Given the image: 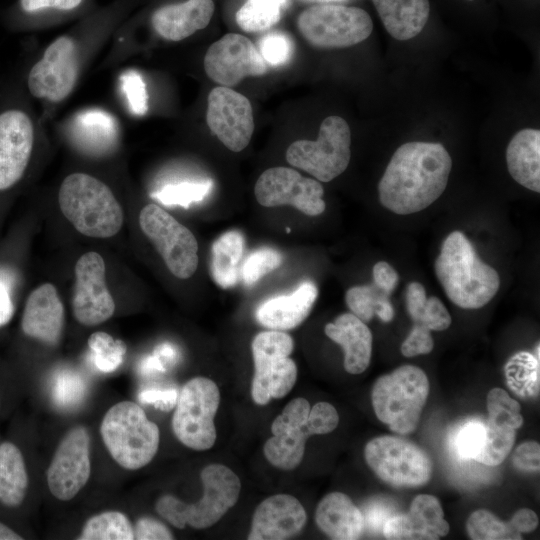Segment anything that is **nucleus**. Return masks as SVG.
<instances>
[{"label":"nucleus","mask_w":540,"mask_h":540,"mask_svg":"<svg viewBox=\"0 0 540 540\" xmlns=\"http://www.w3.org/2000/svg\"><path fill=\"white\" fill-rule=\"evenodd\" d=\"M429 390V380L417 366L403 365L380 376L372 389L376 417L397 434L414 432Z\"/></svg>","instance_id":"obj_6"},{"label":"nucleus","mask_w":540,"mask_h":540,"mask_svg":"<svg viewBox=\"0 0 540 540\" xmlns=\"http://www.w3.org/2000/svg\"><path fill=\"white\" fill-rule=\"evenodd\" d=\"M315 521L324 534L336 540L358 539L365 528L363 513L341 492H331L320 500Z\"/></svg>","instance_id":"obj_27"},{"label":"nucleus","mask_w":540,"mask_h":540,"mask_svg":"<svg viewBox=\"0 0 540 540\" xmlns=\"http://www.w3.org/2000/svg\"><path fill=\"white\" fill-rule=\"evenodd\" d=\"M204 70L211 80L231 88L246 77L264 75L267 65L246 36L228 33L206 51Z\"/></svg>","instance_id":"obj_16"},{"label":"nucleus","mask_w":540,"mask_h":540,"mask_svg":"<svg viewBox=\"0 0 540 540\" xmlns=\"http://www.w3.org/2000/svg\"><path fill=\"white\" fill-rule=\"evenodd\" d=\"M282 263L281 254L272 248H260L252 252L241 266V277L251 286Z\"/></svg>","instance_id":"obj_44"},{"label":"nucleus","mask_w":540,"mask_h":540,"mask_svg":"<svg viewBox=\"0 0 540 540\" xmlns=\"http://www.w3.org/2000/svg\"><path fill=\"white\" fill-rule=\"evenodd\" d=\"M105 271V262L97 252L83 254L75 264L72 309L75 319L85 326L101 324L114 314L115 302L106 286Z\"/></svg>","instance_id":"obj_18"},{"label":"nucleus","mask_w":540,"mask_h":540,"mask_svg":"<svg viewBox=\"0 0 540 540\" xmlns=\"http://www.w3.org/2000/svg\"><path fill=\"white\" fill-rule=\"evenodd\" d=\"M375 314L383 322H390L394 316V309L389 297L384 298L378 305Z\"/></svg>","instance_id":"obj_60"},{"label":"nucleus","mask_w":540,"mask_h":540,"mask_svg":"<svg viewBox=\"0 0 540 540\" xmlns=\"http://www.w3.org/2000/svg\"><path fill=\"white\" fill-rule=\"evenodd\" d=\"M28 474L20 449L11 442L0 444V502L19 506L27 492Z\"/></svg>","instance_id":"obj_32"},{"label":"nucleus","mask_w":540,"mask_h":540,"mask_svg":"<svg viewBox=\"0 0 540 540\" xmlns=\"http://www.w3.org/2000/svg\"><path fill=\"white\" fill-rule=\"evenodd\" d=\"M386 297H389V294L375 284L362 285L349 288L345 301L351 313L367 323L372 320L379 303Z\"/></svg>","instance_id":"obj_43"},{"label":"nucleus","mask_w":540,"mask_h":540,"mask_svg":"<svg viewBox=\"0 0 540 540\" xmlns=\"http://www.w3.org/2000/svg\"><path fill=\"white\" fill-rule=\"evenodd\" d=\"M539 343L535 353L520 351L515 353L504 366L508 387L518 396L527 398L539 394L540 357Z\"/></svg>","instance_id":"obj_33"},{"label":"nucleus","mask_w":540,"mask_h":540,"mask_svg":"<svg viewBox=\"0 0 540 540\" xmlns=\"http://www.w3.org/2000/svg\"><path fill=\"white\" fill-rule=\"evenodd\" d=\"M310 408L307 399H292L272 422L263 452L274 467L290 471L302 462L307 438L313 436L307 423Z\"/></svg>","instance_id":"obj_17"},{"label":"nucleus","mask_w":540,"mask_h":540,"mask_svg":"<svg viewBox=\"0 0 540 540\" xmlns=\"http://www.w3.org/2000/svg\"><path fill=\"white\" fill-rule=\"evenodd\" d=\"M539 520L537 514L528 508H522L515 512L509 524L519 533H528L535 530Z\"/></svg>","instance_id":"obj_56"},{"label":"nucleus","mask_w":540,"mask_h":540,"mask_svg":"<svg viewBox=\"0 0 540 540\" xmlns=\"http://www.w3.org/2000/svg\"><path fill=\"white\" fill-rule=\"evenodd\" d=\"M91 473L90 436L77 426L68 431L59 443L47 470L51 494L61 500L74 498L87 483Z\"/></svg>","instance_id":"obj_14"},{"label":"nucleus","mask_w":540,"mask_h":540,"mask_svg":"<svg viewBox=\"0 0 540 540\" xmlns=\"http://www.w3.org/2000/svg\"><path fill=\"white\" fill-rule=\"evenodd\" d=\"M317 297V286L312 281H304L291 294L261 303L255 312L256 320L269 330L296 328L308 317Z\"/></svg>","instance_id":"obj_24"},{"label":"nucleus","mask_w":540,"mask_h":540,"mask_svg":"<svg viewBox=\"0 0 540 540\" xmlns=\"http://www.w3.org/2000/svg\"><path fill=\"white\" fill-rule=\"evenodd\" d=\"M350 158V127L342 117L335 115L322 121L316 140H297L286 150V160L290 165L322 182H329L342 174Z\"/></svg>","instance_id":"obj_8"},{"label":"nucleus","mask_w":540,"mask_h":540,"mask_svg":"<svg viewBox=\"0 0 540 540\" xmlns=\"http://www.w3.org/2000/svg\"><path fill=\"white\" fill-rule=\"evenodd\" d=\"M487 442L477 462L497 466L508 456L514 445L516 430L498 426L486 420Z\"/></svg>","instance_id":"obj_41"},{"label":"nucleus","mask_w":540,"mask_h":540,"mask_svg":"<svg viewBox=\"0 0 540 540\" xmlns=\"http://www.w3.org/2000/svg\"><path fill=\"white\" fill-rule=\"evenodd\" d=\"M434 347L430 330L420 323H415L401 345V353L405 357L428 354Z\"/></svg>","instance_id":"obj_48"},{"label":"nucleus","mask_w":540,"mask_h":540,"mask_svg":"<svg viewBox=\"0 0 540 540\" xmlns=\"http://www.w3.org/2000/svg\"><path fill=\"white\" fill-rule=\"evenodd\" d=\"M120 86L130 112L143 116L148 111V93L143 77L136 70H127L120 76Z\"/></svg>","instance_id":"obj_46"},{"label":"nucleus","mask_w":540,"mask_h":540,"mask_svg":"<svg viewBox=\"0 0 540 540\" xmlns=\"http://www.w3.org/2000/svg\"><path fill=\"white\" fill-rule=\"evenodd\" d=\"M451 316L442 301L432 296L427 298L420 324L427 327L430 331H443L451 325Z\"/></svg>","instance_id":"obj_49"},{"label":"nucleus","mask_w":540,"mask_h":540,"mask_svg":"<svg viewBox=\"0 0 540 540\" xmlns=\"http://www.w3.org/2000/svg\"><path fill=\"white\" fill-rule=\"evenodd\" d=\"M212 0H187L157 9L151 18L155 31L169 41L183 40L204 29L214 13Z\"/></svg>","instance_id":"obj_25"},{"label":"nucleus","mask_w":540,"mask_h":540,"mask_svg":"<svg viewBox=\"0 0 540 540\" xmlns=\"http://www.w3.org/2000/svg\"><path fill=\"white\" fill-rule=\"evenodd\" d=\"M212 187L211 180L183 181L166 184L152 196L165 205L188 207L191 203L203 200Z\"/></svg>","instance_id":"obj_40"},{"label":"nucleus","mask_w":540,"mask_h":540,"mask_svg":"<svg viewBox=\"0 0 540 540\" xmlns=\"http://www.w3.org/2000/svg\"><path fill=\"white\" fill-rule=\"evenodd\" d=\"M23 539L12 528L0 522V540H21Z\"/></svg>","instance_id":"obj_61"},{"label":"nucleus","mask_w":540,"mask_h":540,"mask_svg":"<svg viewBox=\"0 0 540 540\" xmlns=\"http://www.w3.org/2000/svg\"><path fill=\"white\" fill-rule=\"evenodd\" d=\"M387 32L404 41L414 38L425 27L429 14V0H372Z\"/></svg>","instance_id":"obj_30"},{"label":"nucleus","mask_w":540,"mask_h":540,"mask_svg":"<svg viewBox=\"0 0 540 540\" xmlns=\"http://www.w3.org/2000/svg\"><path fill=\"white\" fill-rule=\"evenodd\" d=\"M294 348L292 337L284 331L258 333L251 344L254 375L251 396L257 405L281 399L292 390L297 379V366L289 355Z\"/></svg>","instance_id":"obj_7"},{"label":"nucleus","mask_w":540,"mask_h":540,"mask_svg":"<svg viewBox=\"0 0 540 540\" xmlns=\"http://www.w3.org/2000/svg\"><path fill=\"white\" fill-rule=\"evenodd\" d=\"M58 202L65 218L83 235L109 238L123 225V210L111 189L91 175H68L60 186Z\"/></svg>","instance_id":"obj_3"},{"label":"nucleus","mask_w":540,"mask_h":540,"mask_svg":"<svg viewBox=\"0 0 540 540\" xmlns=\"http://www.w3.org/2000/svg\"><path fill=\"white\" fill-rule=\"evenodd\" d=\"M79 540H132L134 531L127 516L119 511H105L89 518Z\"/></svg>","instance_id":"obj_34"},{"label":"nucleus","mask_w":540,"mask_h":540,"mask_svg":"<svg viewBox=\"0 0 540 540\" xmlns=\"http://www.w3.org/2000/svg\"><path fill=\"white\" fill-rule=\"evenodd\" d=\"M78 76L76 46L67 36L57 38L32 67L28 76L30 93L37 98L59 102L73 90Z\"/></svg>","instance_id":"obj_19"},{"label":"nucleus","mask_w":540,"mask_h":540,"mask_svg":"<svg viewBox=\"0 0 540 540\" xmlns=\"http://www.w3.org/2000/svg\"><path fill=\"white\" fill-rule=\"evenodd\" d=\"M452 159L440 143L407 142L392 155L378 184L381 204L408 215L434 203L448 184Z\"/></svg>","instance_id":"obj_1"},{"label":"nucleus","mask_w":540,"mask_h":540,"mask_svg":"<svg viewBox=\"0 0 540 540\" xmlns=\"http://www.w3.org/2000/svg\"><path fill=\"white\" fill-rule=\"evenodd\" d=\"M64 324V307L55 286L45 283L29 295L21 321L25 335L46 344L58 343Z\"/></svg>","instance_id":"obj_23"},{"label":"nucleus","mask_w":540,"mask_h":540,"mask_svg":"<svg viewBox=\"0 0 540 540\" xmlns=\"http://www.w3.org/2000/svg\"><path fill=\"white\" fill-rule=\"evenodd\" d=\"M434 267L447 297L463 309L485 306L500 287L498 272L480 259L461 231L445 238Z\"/></svg>","instance_id":"obj_2"},{"label":"nucleus","mask_w":540,"mask_h":540,"mask_svg":"<svg viewBox=\"0 0 540 540\" xmlns=\"http://www.w3.org/2000/svg\"><path fill=\"white\" fill-rule=\"evenodd\" d=\"M373 279L378 288L390 294L399 282V275L388 262L379 261L373 267Z\"/></svg>","instance_id":"obj_55"},{"label":"nucleus","mask_w":540,"mask_h":540,"mask_svg":"<svg viewBox=\"0 0 540 540\" xmlns=\"http://www.w3.org/2000/svg\"><path fill=\"white\" fill-rule=\"evenodd\" d=\"M15 285L14 272L7 267H0V328L6 325L14 314Z\"/></svg>","instance_id":"obj_50"},{"label":"nucleus","mask_w":540,"mask_h":540,"mask_svg":"<svg viewBox=\"0 0 540 540\" xmlns=\"http://www.w3.org/2000/svg\"><path fill=\"white\" fill-rule=\"evenodd\" d=\"M287 0H247L236 12L238 26L246 32H259L275 25Z\"/></svg>","instance_id":"obj_35"},{"label":"nucleus","mask_w":540,"mask_h":540,"mask_svg":"<svg viewBox=\"0 0 540 540\" xmlns=\"http://www.w3.org/2000/svg\"><path fill=\"white\" fill-rule=\"evenodd\" d=\"M139 225L174 276L187 279L195 273L198 243L187 227L156 204L142 208Z\"/></svg>","instance_id":"obj_12"},{"label":"nucleus","mask_w":540,"mask_h":540,"mask_svg":"<svg viewBox=\"0 0 540 540\" xmlns=\"http://www.w3.org/2000/svg\"><path fill=\"white\" fill-rule=\"evenodd\" d=\"M317 1H319V2H322V3H323V2L333 1V0H317Z\"/></svg>","instance_id":"obj_62"},{"label":"nucleus","mask_w":540,"mask_h":540,"mask_svg":"<svg viewBox=\"0 0 540 540\" xmlns=\"http://www.w3.org/2000/svg\"><path fill=\"white\" fill-rule=\"evenodd\" d=\"M297 27L311 46L338 49L366 40L372 33L373 22L369 14L358 7L317 4L300 13Z\"/></svg>","instance_id":"obj_10"},{"label":"nucleus","mask_w":540,"mask_h":540,"mask_svg":"<svg viewBox=\"0 0 540 540\" xmlns=\"http://www.w3.org/2000/svg\"><path fill=\"white\" fill-rule=\"evenodd\" d=\"M69 134L75 145L83 152L103 155L116 145L118 125L116 119L108 112L88 109L72 119Z\"/></svg>","instance_id":"obj_28"},{"label":"nucleus","mask_w":540,"mask_h":540,"mask_svg":"<svg viewBox=\"0 0 540 540\" xmlns=\"http://www.w3.org/2000/svg\"><path fill=\"white\" fill-rule=\"evenodd\" d=\"M382 532L386 539L436 540L449 532L439 500L429 494L417 495L409 512L385 520Z\"/></svg>","instance_id":"obj_22"},{"label":"nucleus","mask_w":540,"mask_h":540,"mask_svg":"<svg viewBox=\"0 0 540 540\" xmlns=\"http://www.w3.org/2000/svg\"><path fill=\"white\" fill-rule=\"evenodd\" d=\"M486 442V421L471 419L457 427L451 440V448L458 459L477 462Z\"/></svg>","instance_id":"obj_36"},{"label":"nucleus","mask_w":540,"mask_h":540,"mask_svg":"<svg viewBox=\"0 0 540 540\" xmlns=\"http://www.w3.org/2000/svg\"><path fill=\"white\" fill-rule=\"evenodd\" d=\"M86 393V383L81 375L72 370L59 371L52 385L54 403L63 409L77 406Z\"/></svg>","instance_id":"obj_42"},{"label":"nucleus","mask_w":540,"mask_h":540,"mask_svg":"<svg viewBox=\"0 0 540 540\" xmlns=\"http://www.w3.org/2000/svg\"><path fill=\"white\" fill-rule=\"evenodd\" d=\"M328 338L344 350V368L350 374H360L369 366L372 354V333L365 322L352 313L339 315L324 328Z\"/></svg>","instance_id":"obj_26"},{"label":"nucleus","mask_w":540,"mask_h":540,"mask_svg":"<svg viewBox=\"0 0 540 540\" xmlns=\"http://www.w3.org/2000/svg\"><path fill=\"white\" fill-rule=\"evenodd\" d=\"M370 469L384 482L396 487L425 485L432 476V461L414 443L384 435L370 440L364 450Z\"/></svg>","instance_id":"obj_11"},{"label":"nucleus","mask_w":540,"mask_h":540,"mask_svg":"<svg viewBox=\"0 0 540 540\" xmlns=\"http://www.w3.org/2000/svg\"><path fill=\"white\" fill-rule=\"evenodd\" d=\"M154 352L163 360L168 368L173 366L179 358L177 348L168 342L158 345Z\"/></svg>","instance_id":"obj_59"},{"label":"nucleus","mask_w":540,"mask_h":540,"mask_svg":"<svg viewBox=\"0 0 540 540\" xmlns=\"http://www.w3.org/2000/svg\"><path fill=\"white\" fill-rule=\"evenodd\" d=\"M306 521V511L295 496L275 494L256 507L248 539H288L300 533Z\"/></svg>","instance_id":"obj_21"},{"label":"nucleus","mask_w":540,"mask_h":540,"mask_svg":"<svg viewBox=\"0 0 540 540\" xmlns=\"http://www.w3.org/2000/svg\"><path fill=\"white\" fill-rule=\"evenodd\" d=\"M88 346L94 365L104 373L116 370L122 364L126 353V345L122 340L114 339L102 331L90 335Z\"/></svg>","instance_id":"obj_38"},{"label":"nucleus","mask_w":540,"mask_h":540,"mask_svg":"<svg viewBox=\"0 0 540 540\" xmlns=\"http://www.w3.org/2000/svg\"><path fill=\"white\" fill-rule=\"evenodd\" d=\"M178 394L175 388H147L140 391L138 398L143 404H151L156 409L169 411L175 407Z\"/></svg>","instance_id":"obj_53"},{"label":"nucleus","mask_w":540,"mask_h":540,"mask_svg":"<svg viewBox=\"0 0 540 540\" xmlns=\"http://www.w3.org/2000/svg\"><path fill=\"white\" fill-rule=\"evenodd\" d=\"M203 495L195 503H185L166 494L156 504L157 513L176 528L186 525L204 529L217 523L238 501L241 482L227 466L213 463L201 471Z\"/></svg>","instance_id":"obj_4"},{"label":"nucleus","mask_w":540,"mask_h":540,"mask_svg":"<svg viewBox=\"0 0 540 540\" xmlns=\"http://www.w3.org/2000/svg\"><path fill=\"white\" fill-rule=\"evenodd\" d=\"M487 421L504 427L518 429L523 424L520 404L501 388H493L487 394Z\"/></svg>","instance_id":"obj_39"},{"label":"nucleus","mask_w":540,"mask_h":540,"mask_svg":"<svg viewBox=\"0 0 540 540\" xmlns=\"http://www.w3.org/2000/svg\"><path fill=\"white\" fill-rule=\"evenodd\" d=\"M81 2L82 0H21V6L27 12L51 7L70 10L77 7Z\"/></svg>","instance_id":"obj_57"},{"label":"nucleus","mask_w":540,"mask_h":540,"mask_svg":"<svg viewBox=\"0 0 540 540\" xmlns=\"http://www.w3.org/2000/svg\"><path fill=\"white\" fill-rule=\"evenodd\" d=\"M469 1H473V0H469Z\"/></svg>","instance_id":"obj_64"},{"label":"nucleus","mask_w":540,"mask_h":540,"mask_svg":"<svg viewBox=\"0 0 540 540\" xmlns=\"http://www.w3.org/2000/svg\"><path fill=\"white\" fill-rule=\"evenodd\" d=\"M307 423L313 435L328 434L338 426L339 415L333 405L321 401L310 408Z\"/></svg>","instance_id":"obj_47"},{"label":"nucleus","mask_w":540,"mask_h":540,"mask_svg":"<svg viewBox=\"0 0 540 540\" xmlns=\"http://www.w3.org/2000/svg\"><path fill=\"white\" fill-rule=\"evenodd\" d=\"M206 122L225 147L240 152L254 132L252 105L246 96L229 87H215L207 98Z\"/></svg>","instance_id":"obj_15"},{"label":"nucleus","mask_w":540,"mask_h":540,"mask_svg":"<svg viewBox=\"0 0 540 540\" xmlns=\"http://www.w3.org/2000/svg\"><path fill=\"white\" fill-rule=\"evenodd\" d=\"M133 531L134 539L138 540H170L174 538L165 524L152 517L139 518Z\"/></svg>","instance_id":"obj_52"},{"label":"nucleus","mask_w":540,"mask_h":540,"mask_svg":"<svg viewBox=\"0 0 540 540\" xmlns=\"http://www.w3.org/2000/svg\"><path fill=\"white\" fill-rule=\"evenodd\" d=\"M426 291L419 282H411L406 291V308L414 323H419L426 303Z\"/></svg>","instance_id":"obj_54"},{"label":"nucleus","mask_w":540,"mask_h":540,"mask_svg":"<svg viewBox=\"0 0 540 540\" xmlns=\"http://www.w3.org/2000/svg\"><path fill=\"white\" fill-rule=\"evenodd\" d=\"M245 240L236 230L222 234L211 249L210 272L215 283L221 288L233 287L241 276V260Z\"/></svg>","instance_id":"obj_31"},{"label":"nucleus","mask_w":540,"mask_h":540,"mask_svg":"<svg viewBox=\"0 0 540 540\" xmlns=\"http://www.w3.org/2000/svg\"><path fill=\"white\" fill-rule=\"evenodd\" d=\"M100 434L112 458L128 470L149 464L160 442L158 426L132 401H121L109 408L102 419Z\"/></svg>","instance_id":"obj_5"},{"label":"nucleus","mask_w":540,"mask_h":540,"mask_svg":"<svg viewBox=\"0 0 540 540\" xmlns=\"http://www.w3.org/2000/svg\"><path fill=\"white\" fill-rule=\"evenodd\" d=\"M302 1H305V2H313V1H317V0H302Z\"/></svg>","instance_id":"obj_63"},{"label":"nucleus","mask_w":540,"mask_h":540,"mask_svg":"<svg viewBox=\"0 0 540 540\" xmlns=\"http://www.w3.org/2000/svg\"><path fill=\"white\" fill-rule=\"evenodd\" d=\"M34 129L20 110L0 114V191L13 186L23 175L33 148Z\"/></svg>","instance_id":"obj_20"},{"label":"nucleus","mask_w":540,"mask_h":540,"mask_svg":"<svg viewBox=\"0 0 540 540\" xmlns=\"http://www.w3.org/2000/svg\"><path fill=\"white\" fill-rule=\"evenodd\" d=\"M466 530L473 540L521 539L509 523H505L486 509L472 512L466 522Z\"/></svg>","instance_id":"obj_37"},{"label":"nucleus","mask_w":540,"mask_h":540,"mask_svg":"<svg viewBox=\"0 0 540 540\" xmlns=\"http://www.w3.org/2000/svg\"><path fill=\"white\" fill-rule=\"evenodd\" d=\"M258 48L265 63L278 67L287 64L292 59L294 43L287 34L272 32L260 38Z\"/></svg>","instance_id":"obj_45"},{"label":"nucleus","mask_w":540,"mask_h":540,"mask_svg":"<svg viewBox=\"0 0 540 540\" xmlns=\"http://www.w3.org/2000/svg\"><path fill=\"white\" fill-rule=\"evenodd\" d=\"M507 168L523 187L540 192V131L526 128L517 132L506 150Z\"/></svg>","instance_id":"obj_29"},{"label":"nucleus","mask_w":540,"mask_h":540,"mask_svg":"<svg viewBox=\"0 0 540 540\" xmlns=\"http://www.w3.org/2000/svg\"><path fill=\"white\" fill-rule=\"evenodd\" d=\"M220 404L217 384L206 377L189 380L178 394L172 416V430L186 447L204 451L213 447L217 433L214 424Z\"/></svg>","instance_id":"obj_9"},{"label":"nucleus","mask_w":540,"mask_h":540,"mask_svg":"<svg viewBox=\"0 0 540 540\" xmlns=\"http://www.w3.org/2000/svg\"><path fill=\"white\" fill-rule=\"evenodd\" d=\"M254 194L264 207L291 205L308 216L320 215L326 208L320 182L288 167L265 170L255 183Z\"/></svg>","instance_id":"obj_13"},{"label":"nucleus","mask_w":540,"mask_h":540,"mask_svg":"<svg viewBox=\"0 0 540 540\" xmlns=\"http://www.w3.org/2000/svg\"><path fill=\"white\" fill-rule=\"evenodd\" d=\"M166 364L162 359L153 352L152 355H149L142 359L139 364V373L142 376H153L160 373H164L167 370Z\"/></svg>","instance_id":"obj_58"},{"label":"nucleus","mask_w":540,"mask_h":540,"mask_svg":"<svg viewBox=\"0 0 540 540\" xmlns=\"http://www.w3.org/2000/svg\"><path fill=\"white\" fill-rule=\"evenodd\" d=\"M540 446L535 441H526L519 445L513 455L512 463L519 470L538 472L540 468Z\"/></svg>","instance_id":"obj_51"}]
</instances>
